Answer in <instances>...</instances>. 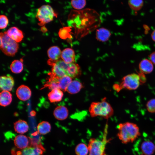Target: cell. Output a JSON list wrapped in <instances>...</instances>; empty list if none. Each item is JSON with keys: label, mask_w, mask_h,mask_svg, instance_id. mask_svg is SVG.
I'll use <instances>...</instances> for the list:
<instances>
[{"label": "cell", "mask_w": 155, "mask_h": 155, "mask_svg": "<svg viewBox=\"0 0 155 155\" xmlns=\"http://www.w3.org/2000/svg\"><path fill=\"white\" fill-rule=\"evenodd\" d=\"M13 125L15 131L20 134L26 133L29 129L28 123L24 120H18L14 123Z\"/></svg>", "instance_id": "9a60e30c"}, {"label": "cell", "mask_w": 155, "mask_h": 155, "mask_svg": "<svg viewBox=\"0 0 155 155\" xmlns=\"http://www.w3.org/2000/svg\"><path fill=\"white\" fill-rule=\"evenodd\" d=\"M12 100V95L9 91H2L0 95V104L1 106H6L9 105Z\"/></svg>", "instance_id": "44dd1931"}, {"label": "cell", "mask_w": 155, "mask_h": 155, "mask_svg": "<svg viewBox=\"0 0 155 155\" xmlns=\"http://www.w3.org/2000/svg\"><path fill=\"white\" fill-rule=\"evenodd\" d=\"M62 52L60 49L56 46H51L47 51V55L50 59L57 61L61 57Z\"/></svg>", "instance_id": "ac0fdd59"}, {"label": "cell", "mask_w": 155, "mask_h": 155, "mask_svg": "<svg viewBox=\"0 0 155 155\" xmlns=\"http://www.w3.org/2000/svg\"><path fill=\"white\" fill-rule=\"evenodd\" d=\"M75 151L77 155H87L89 152L88 146L82 143L76 146Z\"/></svg>", "instance_id": "4316f807"}, {"label": "cell", "mask_w": 155, "mask_h": 155, "mask_svg": "<svg viewBox=\"0 0 155 155\" xmlns=\"http://www.w3.org/2000/svg\"><path fill=\"white\" fill-rule=\"evenodd\" d=\"M10 68L11 71L15 73H21L23 69V64L21 60H15L11 63Z\"/></svg>", "instance_id": "484cf974"}, {"label": "cell", "mask_w": 155, "mask_h": 155, "mask_svg": "<svg viewBox=\"0 0 155 155\" xmlns=\"http://www.w3.org/2000/svg\"><path fill=\"white\" fill-rule=\"evenodd\" d=\"M38 133L42 135H45L49 133L51 129L50 124L46 121H42L37 126Z\"/></svg>", "instance_id": "cb8c5ba5"}, {"label": "cell", "mask_w": 155, "mask_h": 155, "mask_svg": "<svg viewBox=\"0 0 155 155\" xmlns=\"http://www.w3.org/2000/svg\"><path fill=\"white\" fill-rule=\"evenodd\" d=\"M71 3L73 7L76 9H80L83 8L85 6L86 2L85 0H72Z\"/></svg>", "instance_id": "f546056e"}, {"label": "cell", "mask_w": 155, "mask_h": 155, "mask_svg": "<svg viewBox=\"0 0 155 155\" xmlns=\"http://www.w3.org/2000/svg\"><path fill=\"white\" fill-rule=\"evenodd\" d=\"M70 28L65 27L61 28L59 31V36L62 39H65L71 37L70 34L71 31Z\"/></svg>", "instance_id": "f1b7e54d"}, {"label": "cell", "mask_w": 155, "mask_h": 155, "mask_svg": "<svg viewBox=\"0 0 155 155\" xmlns=\"http://www.w3.org/2000/svg\"><path fill=\"white\" fill-rule=\"evenodd\" d=\"M14 84L13 78L8 75L1 76L0 78V87L3 91H9L12 89Z\"/></svg>", "instance_id": "9c48e42d"}, {"label": "cell", "mask_w": 155, "mask_h": 155, "mask_svg": "<svg viewBox=\"0 0 155 155\" xmlns=\"http://www.w3.org/2000/svg\"><path fill=\"white\" fill-rule=\"evenodd\" d=\"M151 37L153 40L155 42V29H154L152 32Z\"/></svg>", "instance_id": "836d02e7"}, {"label": "cell", "mask_w": 155, "mask_h": 155, "mask_svg": "<svg viewBox=\"0 0 155 155\" xmlns=\"http://www.w3.org/2000/svg\"><path fill=\"white\" fill-rule=\"evenodd\" d=\"M83 87L82 84L80 81L74 80L72 81L66 91L71 94H75L79 92Z\"/></svg>", "instance_id": "ffe728a7"}, {"label": "cell", "mask_w": 155, "mask_h": 155, "mask_svg": "<svg viewBox=\"0 0 155 155\" xmlns=\"http://www.w3.org/2000/svg\"><path fill=\"white\" fill-rule=\"evenodd\" d=\"M8 23V19L6 16L3 15L0 16V28L1 29L6 28Z\"/></svg>", "instance_id": "1f68e13d"}, {"label": "cell", "mask_w": 155, "mask_h": 155, "mask_svg": "<svg viewBox=\"0 0 155 155\" xmlns=\"http://www.w3.org/2000/svg\"><path fill=\"white\" fill-rule=\"evenodd\" d=\"M149 57L153 64L155 65V51L150 54L149 55Z\"/></svg>", "instance_id": "d6a6232c"}, {"label": "cell", "mask_w": 155, "mask_h": 155, "mask_svg": "<svg viewBox=\"0 0 155 155\" xmlns=\"http://www.w3.org/2000/svg\"><path fill=\"white\" fill-rule=\"evenodd\" d=\"M140 83L139 75L133 73L123 77L120 84H115L113 85V88L118 92L123 88L135 90L139 87Z\"/></svg>", "instance_id": "277c9868"}, {"label": "cell", "mask_w": 155, "mask_h": 155, "mask_svg": "<svg viewBox=\"0 0 155 155\" xmlns=\"http://www.w3.org/2000/svg\"><path fill=\"white\" fill-rule=\"evenodd\" d=\"M61 58L64 61L67 63H75V52L71 48H66L62 51Z\"/></svg>", "instance_id": "7c38bea8"}, {"label": "cell", "mask_w": 155, "mask_h": 155, "mask_svg": "<svg viewBox=\"0 0 155 155\" xmlns=\"http://www.w3.org/2000/svg\"><path fill=\"white\" fill-rule=\"evenodd\" d=\"M105 129V135L102 140L94 138L90 140L88 146L89 155H106L105 152L106 145L108 142L106 137L107 133L106 127Z\"/></svg>", "instance_id": "5b68a950"}, {"label": "cell", "mask_w": 155, "mask_h": 155, "mask_svg": "<svg viewBox=\"0 0 155 155\" xmlns=\"http://www.w3.org/2000/svg\"><path fill=\"white\" fill-rule=\"evenodd\" d=\"M117 136L124 144L132 142L140 135L139 128L135 124L126 122L119 124Z\"/></svg>", "instance_id": "6da1fadb"}, {"label": "cell", "mask_w": 155, "mask_h": 155, "mask_svg": "<svg viewBox=\"0 0 155 155\" xmlns=\"http://www.w3.org/2000/svg\"><path fill=\"white\" fill-rule=\"evenodd\" d=\"M139 68L142 73L145 74L151 73L153 70V64L150 60L144 59L142 60L139 65Z\"/></svg>", "instance_id": "5bb4252c"}, {"label": "cell", "mask_w": 155, "mask_h": 155, "mask_svg": "<svg viewBox=\"0 0 155 155\" xmlns=\"http://www.w3.org/2000/svg\"><path fill=\"white\" fill-rule=\"evenodd\" d=\"M128 5L130 8L134 11H138L143 6L144 2L141 0H131L128 1Z\"/></svg>", "instance_id": "83f0119b"}, {"label": "cell", "mask_w": 155, "mask_h": 155, "mask_svg": "<svg viewBox=\"0 0 155 155\" xmlns=\"http://www.w3.org/2000/svg\"><path fill=\"white\" fill-rule=\"evenodd\" d=\"M63 95L61 90L59 88L53 89L48 95L49 100L51 102H59L61 101Z\"/></svg>", "instance_id": "e0dca14e"}, {"label": "cell", "mask_w": 155, "mask_h": 155, "mask_svg": "<svg viewBox=\"0 0 155 155\" xmlns=\"http://www.w3.org/2000/svg\"><path fill=\"white\" fill-rule=\"evenodd\" d=\"M45 149L41 144H34L22 150L14 149L11 150L12 155H42Z\"/></svg>", "instance_id": "52a82bcc"}, {"label": "cell", "mask_w": 155, "mask_h": 155, "mask_svg": "<svg viewBox=\"0 0 155 155\" xmlns=\"http://www.w3.org/2000/svg\"><path fill=\"white\" fill-rule=\"evenodd\" d=\"M146 107L149 112L155 113V98L149 100L146 103Z\"/></svg>", "instance_id": "4dcf8cb0"}, {"label": "cell", "mask_w": 155, "mask_h": 155, "mask_svg": "<svg viewBox=\"0 0 155 155\" xmlns=\"http://www.w3.org/2000/svg\"><path fill=\"white\" fill-rule=\"evenodd\" d=\"M143 155L142 154V155Z\"/></svg>", "instance_id": "e575fe53"}, {"label": "cell", "mask_w": 155, "mask_h": 155, "mask_svg": "<svg viewBox=\"0 0 155 155\" xmlns=\"http://www.w3.org/2000/svg\"><path fill=\"white\" fill-rule=\"evenodd\" d=\"M141 148L142 153L145 155H151L155 151V146L150 141H145L142 144Z\"/></svg>", "instance_id": "d6986e66"}, {"label": "cell", "mask_w": 155, "mask_h": 155, "mask_svg": "<svg viewBox=\"0 0 155 155\" xmlns=\"http://www.w3.org/2000/svg\"><path fill=\"white\" fill-rule=\"evenodd\" d=\"M16 95L20 100L25 101L28 100L30 98L31 91L28 86L22 85L19 86L17 89Z\"/></svg>", "instance_id": "30bf717a"}, {"label": "cell", "mask_w": 155, "mask_h": 155, "mask_svg": "<svg viewBox=\"0 0 155 155\" xmlns=\"http://www.w3.org/2000/svg\"><path fill=\"white\" fill-rule=\"evenodd\" d=\"M80 68L79 65L75 63H69L67 68V75L71 78H76L81 73Z\"/></svg>", "instance_id": "2e32d148"}, {"label": "cell", "mask_w": 155, "mask_h": 155, "mask_svg": "<svg viewBox=\"0 0 155 155\" xmlns=\"http://www.w3.org/2000/svg\"><path fill=\"white\" fill-rule=\"evenodd\" d=\"M49 78L44 87H48L51 90L56 88H59L58 81L59 78L54 75L51 73L49 74Z\"/></svg>", "instance_id": "603a6c76"}, {"label": "cell", "mask_w": 155, "mask_h": 155, "mask_svg": "<svg viewBox=\"0 0 155 155\" xmlns=\"http://www.w3.org/2000/svg\"><path fill=\"white\" fill-rule=\"evenodd\" d=\"M7 32L9 37L17 43L21 41L24 38L22 32L16 27H11Z\"/></svg>", "instance_id": "8fae6325"}, {"label": "cell", "mask_w": 155, "mask_h": 155, "mask_svg": "<svg viewBox=\"0 0 155 155\" xmlns=\"http://www.w3.org/2000/svg\"><path fill=\"white\" fill-rule=\"evenodd\" d=\"M68 111L67 108L64 106H59L55 109L53 115L55 118L59 120L66 119L68 115Z\"/></svg>", "instance_id": "4fadbf2b"}, {"label": "cell", "mask_w": 155, "mask_h": 155, "mask_svg": "<svg viewBox=\"0 0 155 155\" xmlns=\"http://www.w3.org/2000/svg\"><path fill=\"white\" fill-rule=\"evenodd\" d=\"M14 143L16 147L19 150L25 149L34 144L30 138L23 134L16 136L14 139Z\"/></svg>", "instance_id": "ba28073f"}, {"label": "cell", "mask_w": 155, "mask_h": 155, "mask_svg": "<svg viewBox=\"0 0 155 155\" xmlns=\"http://www.w3.org/2000/svg\"><path fill=\"white\" fill-rule=\"evenodd\" d=\"M111 35L109 31L105 28H100L96 31V38L100 41L105 42L108 40Z\"/></svg>", "instance_id": "7402d4cb"}, {"label": "cell", "mask_w": 155, "mask_h": 155, "mask_svg": "<svg viewBox=\"0 0 155 155\" xmlns=\"http://www.w3.org/2000/svg\"><path fill=\"white\" fill-rule=\"evenodd\" d=\"M57 16V14L50 5H45L38 9L36 17L39 22L38 25L42 26L53 21Z\"/></svg>", "instance_id": "8992f818"}, {"label": "cell", "mask_w": 155, "mask_h": 155, "mask_svg": "<svg viewBox=\"0 0 155 155\" xmlns=\"http://www.w3.org/2000/svg\"><path fill=\"white\" fill-rule=\"evenodd\" d=\"M89 111L92 117L99 116L106 119L109 118L114 113L112 107L106 101L105 97L103 98L101 102H92Z\"/></svg>", "instance_id": "7a4b0ae2"}, {"label": "cell", "mask_w": 155, "mask_h": 155, "mask_svg": "<svg viewBox=\"0 0 155 155\" xmlns=\"http://www.w3.org/2000/svg\"><path fill=\"white\" fill-rule=\"evenodd\" d=\"M0 35L1 50L6 55L14 56L18 51V44L9 36L7 32H1Z\"/></svg>", "instance_id": "3957f363"}, {"label": "cell", "mask_w": 155, "mask_h": 155, "mask_svg": "<svg viewBox=\"0 0 155 155\" xmlns=\"http://www.w3.org/2000/svg\"><path fill=\"white\" fill-rule=\"evenodd\" d=\"M72 81V78L68 76L59 78L58 84L59 89L64 92L66 91L68 86Z\"/></svg>", "instance_id": "d4e9b609"}]
</instances>
